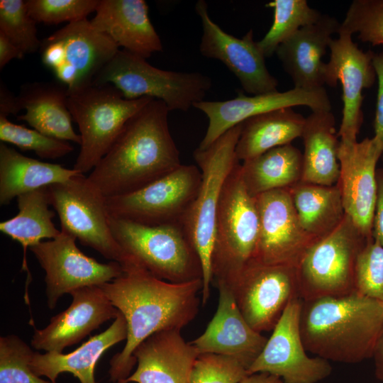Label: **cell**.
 <instances>
[{"label":"cell","mask_w":383,"mask_h":383,"mask_svg":"<svg viewBox=\"0 0 383 383\" xmlns=\"http://www.w3.org/2000/svg\"><path fill=\"white\" fill-rule=\"evenodd\" d=\"M0 84V116L7 117L9 114H17L19 111L16 96L11 93L2 82Z\"/></svg>","instance_id":"obj_45"},{"label":"cell","mask_w":383,"mask_h":383,"mask_svg":"<svg viewBox=\"0 0 383 383\" xmlns=\"http://www.w3.org/2000/svg\"><path fill=\"white\" fill-rule=\"evenodd\" d=\"M299 328L307 351L328 361L372 358L383 329V304L356 291L302 300Z\"/></svg>","instance_id":"obj_3"},{"label":"cell","mask_w":383,"mask_h":383,"mask_svg":"<svg viewBox=\"0 0 383 383\" xmlns=\"http://www.w3.org/2000/svg\"><path fill=\"white\" fill-rule=\"evenodd\" d=\"M367 240L345 214L333 232L307 250L298 265L300 298L310 300L355 292L357 260Z\"/></svg>","instance_id":"obj_9"},{"label":"cell","mask_w":383,"mask_h":383,"mask_svg":"<svg viewBox=\"0 0 383 383\" xmlns=\"http://www.w3.org/2000/svg\"><path fill=\"white\" fill-rule=\"evenodd\" d=\"M355 291L383 304V247L367 240L357 260Z\"/></svg>","instance_id":"obj_41"},{"label":"cell","mask_w":383,"mask_h":383,"mask_svg":"<svg viewBox=\"0 0 383 383\" xmlns=\"http://www.w3.org/2000/svg\"><path fill=\"white\" fill-rule=\"evenodd\" d=\"M338 38L329 44L330 60L324 65L325 84L342 85L343 118L338 135L344 143L357 140L363 123L362 91L370 88L377 79L373 67V52L362 51L353 40L352 35L338 32Z\"/></svg>","instance_id":"obj_17"},{"label":"cell","mask_w":383,"mask_h":383,"mask_svg":"<svg viewBox=\"0 0 383 383\" xmlns=\"http://www.w3.org/2000/svg\"><path fill=\"white\" fill-rule=\"evenodd\" d=\"M48 192L50 204L60 218V231L123 269L133 266L112 233L105 197L87 177L77 174L67 182L48 186Z\"/></svg>","instance_id":"obj_10"},{"label":"cell","mask_w":383,"mask_h":383,"mask_svg":"<svg viewBox=\"0 0 383 383\" xmlns=\"http://www.w3.org/2000/svg\"><path fill=\"white\" fill-rule=\"evenodd\" d=\"M0 140L16 145L22 150L34 152L44 159L55 160L73 151V146L65 140L45 135L35 129L11 122L0 116Z\"/></svg>","instance_id":"obj_36"},{"label":"cell","mask_w":383,"mask_h":383,"mask_svg":"<svg viewBox=\"0 0 383 383\" xmlns=\"http://www.w3.org/2000/svg\"><path fill=\"white\" fill-rule=\"evenodd\" d=\"M70 294L72 301L66 310L52 316L44 328L33 326L30 344L35 350L62 353L119 314L99 286L82 287Z\"/></svg>","instance_id":"obj_21"},{"label":"cell","mask_w":383,"mask_h":383,"mask_svg":"<svg viewBox=\"0 0 383 383\" xmlns=\"http://www.w3.org/2000/svg\"><path fill=\"white\" fill-rule=\"evenodd\" d=\"M199 353L180 330L161 331L142 342L133 353L137 367L120 383H189Z\"/></svg>","instance_id":"obj_23"},{"label":"cell","mask_w":383,"mask_h":383,"mask_svg":"<svg viewBox=\"0 0 383 383\" xmlns=\"http://www.w3.org/2000/svg\"><path fill=\"white\" fill-rule=\"evenodd\" d=\"M91 25L119 48L145 59L163 49L143 0H100Z\"/></svg>","instance_id":"obj_25"},{"label":"cell","mask_w":383,"mask_h":383,"mask_svg":"<svg viewBox=\"0 0 383 383\" xmlns=\"http://www.w3.org/2000/svg\"><path fill=\"white\" fill-rule=\"evenodd\" d=\"M306 118L292 108L261 113L242 123L236 145L238 160L244 162L301 138Z\"/></svg>","instance_id":"obj_31"},{"label":"cell","mask_w":383,"mask_h":383,"mask_svg":"<svg viewBox=\"0 0 383 383\" xmlns=\"http://www.w3.org/2000/svg\"><path fill=\"white\" fill-rule=\"evenodd\" d=\"M109 220L133 265L172 283L202 279L199 256L182 224L151 226L111 216Z\"/></svg>","instance_id":"obj_4"},{"label":"cell","mask_w":383,"mask_h":383,"mask_svg":"<svg viewBox=\"0 0 383 383\" xmlns=\"http://www.w3.org/2000/svg\"><path fill=\"white\" fill-rule=\"evenodd\" d=\"M274 11L273 23L257 45L265 57L300 28L317 22L322 16L306 0H273L266 5Z\"/></svg>","instance_id":"obj_34"},{"label":"cell","mask_w":383,"mask_h":383,"mask_svg":"<svg viewBox=\"0 0 383 383\" xmlns=\"http://www.w3.org/2000/svg\"><path fill=\"white\" fill-rule=\"evenodd\" d=\"M100 0H27L30 16L38 23L57 24L87 19L95 12Z\"/></svg>","instance_id":"obj_40"},{"label":"cell","mask_w":383,"mask_h":383,"mask_svg":"<svg viewBox=\"0 0 383 383\" xmlns=\"http://www.w3.org/2000/svg\"><path fill=\"white\" fill-rule=\"evenodd\" d=\"M382 146L373 136L355 143L340 140V173L337 185L345 213L367 238L372 239V221L376 204L377 164Z\"/></svg>","instance_id":"obj_19"},{"label":"cell","mask_w":383,"mask_h":383,"mask_svg":"<svg viewBox=\"0 0 383 383\" xmlns=\"http://www.w3.org/2000/svg\"><path fill=\"white\" fill-rule=\"evenodd\" d=\"M377 192L372 221V238L383 247V168L377 170Z\"/></svg>","instance_id":"obj_43"},{"label":"cell","mask_w":383,"mask_h":383,"mask_svg":"<svg viewBox=\"0 0 383 383\" xmlns=\"http://www.w3.org/2000/svg\"><path fill=\"white\" fill-rule=\"evenodd\" d=\"M301 305L300 297L287 305L248 374L267 372L284 383H317L331 374L329 361L306 354L299 328Z\"/></svg>","instance_id":"obj_15"},{"label":"cell","mask_w":383,"mask_h":383,"mask_svg":"<svg viewBox=\"0 0 383 383\" xmlns=\"http://www.w3.org/2000/svg\"><path fill=\"white\" fill-rule=\"evenodd\" d=\"M240 383H284L279 377L267 372L247 375Z\"/></svg>","instance_id":"obj_47"},{"label":"cell","mask_w":383,"mask_h":383,"mask_svg":"<svg viewBox=\"0 0 383 383\" xmlns=\"http://www.w3.org/2000/svg\"><path fill=\"white\" fill-rule=\"evenodd\" d=\"M119 50L109 36L84 19L45 38L40 51L43 64L71 91L92 84Z\"/></svg>","instance_id":"obj_12"},{"label":"cell","mask_w":383,"mask_h":383,"mask_svg":"<svg viewBox=\"0 0 383 383\" xmlns=\"http://www.w3.org/2000/svg\"><path fill=\"white\" fill-rule=\"evenodd\" d=\"M23 56V53L0 32V70L13 59H21Z\"/></svg>","instance_id":"obj_44"},{"label":"cell","mask_w":383,"mask_h":383,"mask_svg":"<svg viewBox=\"0 0 383 383\" xmlns=\"http://www.w3.org/2000/svg\"><path fill=\"white\" fill-rule=\"evenodd\" d=\"M76 240L61 231L55 238L30 248L45 272L47 304L50 309L65 294L82 287L101 286L123 273V267L117 262L101 263L86 255L77 248Z\"/></svg>","instance_id":"obj_14"},{"label":"cell","mask_w":383,"mask_h":383,"mask_svg":"<svg viewBox=\"0 0 383 383\" xmlns=\"http://www.w3.org/2000/svg\"><path fill=\"white\" fill-rule=\"evenodd\" d=\"M34 351L16 335L0 338V383H53L36 375L30 362Z\"/></svg>","instance_id":"obj_37"},{"label":"cell","mask_w":383,"mask_h":383,"mask_svg":"<svg viewBox=\"0 0 383 383\" xmlns=\"http://www.w3.org/2000/svg\"><path fill=\"white\" fill-rule=\"evenodd\" d=\"M93 83L111 84L128 99L150 97L162 101L170 111H187L204 100L212 86L207 75L160 70L125 50L116 53Z\"/></svg>","instance_id":"obj_7"},{"label":"cell","mask_w":383,"mask_h":383,"mask_svg":"<svg viewBox=\"0 0 383 383\" xmlns=\"http://www.w3.org/2000/svg\"><path fill=\"white\" fill-rule=\"evenodd\" d=\"M255 198L260 228L254 259L265 264L297 267L318 240L302 228L289 189L270 191Z\"/></svg>","instance_id":"obj_16"},{"label":"cell","mask_w":383,"mask_h":383,"mask_svg":"<svg viewBox=\"0 0 383 383\" xmlns=\"http://www.w3.org/2000/svg\"><path fill=\"white\" fill-rule=\"evenodd\" d=\"M151 99H126L111 84L92 83L68 91L67 106L81 137L80 150L73 168L82 174L92 170L126 122Z\"/></svg>","instance_id":"obj_6"},{"label":"cell","mask_w":383,"mask_h":383,"mask_svg":"<svg viewBox=\"0 0 383 383\" xmlns=\"http://www.w3.org/2000/svg\"><path fill=\"white\" fill-rule=\"evenodd\" d=\"M67 95V88L60 82L24 84L16 99L18 111L26 113L17 119L45 135L80 145L81 137L72 124Z\"/></svg>","instance_id":"obj_26"},{"label":"cell","mask_w":383,"mask_h":383,"mask_svg":"<svg viewBox=\"0 0 383 383\" xmlns=\"http://www.w3.org/2000/svg\"><path fill=\"white\" fill-rule=\"evenodd\" d=\"M202 26L199 50L202 55L222 62L251 95L277 91L278 81L268 71L265 57L250 30L238 38L225 32L210 18L205 1L196 3Z\"/></svg>","instance_id":"obj_18"},{"label":"cell","mask_w":383,"mask_h":383,"mask_svg":"<svg viewBox=\"0 0 383 383\" xmlns=\"http://www.w3.org/2000/svg\"><path fill=\"white\" fill-rule=\"evenodd\" d=\"M340 23L328 14L300 28L277 49L275 54L294 88L317 89L325 84L322 58Z\"/></svg>","instance_id":"obj_24"},{"label":"cell","mask_w":383,"mask_h":383,"mask_svg":"<svg viewBox=\"0 0 383 383\" xmlns=\"http://www.w3.org/2000/svg\"><path fill=\"white\" fill-rule=\"evenodd\" d=\"M99 287L127 323L126 344L109 362L110 381L120 383L131 374L136 364L133 353L142 342L161 331H182L196 318L203 283H172L132 267Z\"/></svg>","instance_id":"obj_1"},{"label":"cell","mask_w":383,"mask_h":383,"mask_svg":"<svg viewBox=\"0 0 383 383\" xmlns=\"http://www.w3.org/2000/svg\"><path fill=\"white\" fill-rule=\"evenodd\" d=\"M241 128L242 123L226 131L209 148H198L194 152V158L201 173V182L184 218L183 226L201 260L204 305L209 301L212 283L211 254L218 206L224 183L240 162L235 148Z\"/></svg>","instance_id":"obj_5"},{"label":"cell","mask_w":383,"mask_h":383,"mask_svg":"<svg viewBox=\"0 0 383 383\" xmlns=\"http://www.w3.org/2000/svg\"><path fill=\"white\" fill-rule=\"evenodd\" d=\"M126 338V321L119 312L106 331L91 337L70 353L34 352L30 366L36 375L46 377L53 383H56L57 377L63 372L71 373L80 383H96L94 370L101 355Z\"/></svg>","instance_id":"obj_27"},{"label":"cell","mask_w":383,"mask_h":383,"mask_svg":"<svg viewBox=\"0 0 383 383\" xmlns=\"http://www.w3.org/2000/svg\"><path fill=\"white\" fill-rule=\"evenodd\" d=\"M201 182L198 166L181 165L129 194L105 198L109 216L145 226L182 224Z\"/></svg>","instance_id":"obj_11"},{"label":"cell","mask_w":383,"mask_h":383,"mask_svg":"<svg viewBox=\"0 0 383 383\" xmlns=\"http://www.w3.org/2000/svg\"><path fill=\"white\" fill-rule=\"evenodd\" d=\"M372 358L374 360L375 376L383 383V329L375 344Z\"/></svg>","instance_id":"obj_46"},{"label":"cell","mask_w":383,"mask_h":383,"mask_svg":"<svg viewBox=\"0 0 383 383\" xmlns=\"http://www.w3.org/2000/svg\"><path fill=\"white\" fill-rule=\"evenodd\" d=\"M308 106L312 111H331V103L326 89L293 88L286 91L246 96L238 91L236 97L225 101H201L194 107L209 120L199 148H209L226 131L252 116L284 108Z\"/></svg>","instance_id":"obj_20"},{"label":"cell","mask_w":383,"mask_h":383,"mask_svg":"<svg viewBox=\"0 0 383 383\" xmlns=\"http://www.w3.org/2000/svg\"><path fill=\"white\" fill-rule=\"evenodd\" d=\"M248 368L233 357L199 354L192 367L189 383H240L248 375Z\"/></svg>","instance_id":"obj_39"},{"label":"cell","mask_w":383,"mask_h":383,"mask_svg":"<svg viewBox=\"0 0 383 383\" xmlns=\"http://www.w3.org/2000/svg\"><path fill=\"white\" fill-rule=\"evenodd\" d=\"M238 162L227 177L218 206L211 254L212 282H225L255 258L260 220Z\"/></svg>","instance_id":"obj_8"},{"label":"cell","mask_w":383,"mask_h":383,"mask_svg":"<svg viewBox=\"0 0 383 383\" xmlns=\"http://www.w3.org/2000/svg\"><path fill=\"white\" fill-rule=\"evenodd\" d=\"M301 138L304 143L301 182L319 185L337 184L340 140L331 111H312L306 117Z\"/></svg>","instance_id":"obj_28"},{"label":"cell","mask_w":383,"mask_h":383,"mask_svg":"<svg viewBox=\"0 0 383 383\" xmlns=\"http://www.w3.org/2000/svg\"><path fill=\"white\" fill-rule=\"evenodd\" d=\"M302 152L291 143L271 149L243 162L240 172L248 192L253 197L301 181Z\"/></svg>","instance_id":"obj_32"},{"label":"cell","mask_w":383,"mask_h":383,"mask_svg":"<svg viewBox=\"0 0 383 383\" xmlns=\"http://www.w3.org/2000/svg\"><path fill=\"white\" fill-rule=\"evenodd\" d=\"M17 214L0 223V231L19 243L23 250L22 270L27 273L25 287V303L30 304L28 285L32 281L29 271L27 249L36 245L43 239H53L60 235L52 222L55 212L49 209L48 187L21 194L17 197Z\"/></svg>","instance_id":"obj_30"},{"label":"cell","mask_w":383,"mask_h":383,"mask_svg":"<svg viewBox=\"0 0 383 383\" xmlns=\"http://www.w3.org/2000/svg\"><path fill=\"white\" fill-rule=\"evenodd\" d=\"M170 110L152 99L125 124L87 179L105 198L135 192L180 166Z\"/></svg>","instance_id":"obj_2"},{"label":"cell","mask_w":383,"mask_h":383,"mask_svg":"<svg viewBox=\"0 0 383 383\" xmlns=\"http://www.w3.org/2000/svg\"><path fill=\"white\" fill-rule=\"evenodd\" d=\"M289 190L302 228L317 240L333 232L345 216L337 184L325 186L301 181Z\"/></svg>","instance_id":"obj_33"},{"label":"cell","mask_w":383,"mask_h":383,"mask_svg":"<svg viewBox=\"0 0 383 383\" xmlns=\"http://www.w3.org/2000/svg\"><path fill=\"white\" fill-rule=\"evenodd\" d=\"M218 282L228 287L247 323L261 333L272 331L287 305L300 297L297 267L255 259L226 281Z\"/></svg>","instance_id":"obj_13"},{"label":"cell","mask_w":383,"mask_h":383,"mask_svg":"<svg viewBox=\"0 0 383 383\" xmlns=\"http://www.w3.org/2000/svg\"><path fill=\"white\" fill-rule=\"evenodd\" d=\"M80 172L60 165L23 155L4 143L0 144V204H9L18 196L63 183Z\"/></svg>","instance_id":"obj_29"},{"label":"cell","mask_w":383,"mask_h":383,"mask_svg":"<svg viewBox=\"0 0 383 383\" xmlns=\"http://www.w3.org/2000/svg\"><path fill=\"white\" fill-rule=\"evenodd\" d=\"M340 31L357 33L361 41L372 45H383V0L353 1L340 23Z\"/></svg>","instance_id":"obj_38"},{"label":"cell","mask_w":383,"mask_h":383,"mask_svg":"<svg viewBox=\"0 0 383 383\" xmlns=\"http://www.w3.org/2000/svg\"><path fill=\"white\" fill-rule=\"evenodd\" d=\"M372 63L378 83L374 136L381 143L383 150V52L373 53ZM382 157L383 158V152Z\"/></svg>","instance_id":"obj_42"},{"label":"cell","mask_w":383,"mask_h":383,"mask_svg":"<svg viewBox=\"0 0 383 383\" xmlns=\"http://www.w3.org/2000/svg\"><path fill=\"white\" fill-rule=\"evenodd\" d=\"M215 285L218 291L216 313L204 332L190 343L199 354L233 357L250 367L262 350L267 338L247 323L228 287L222 282Z\"/></svg>","instance_id":"obj_22"},{"label":"cell","mask_w":383,"mask_h":383,"mask_svg":"<svg viewBox=\"0 0 383 383\" xmlns=\"http://www.w3.org/2000/svg\"><path fill=\"white\" fill-rule=\"evenodd\" d=\"M37 22L28 13L26 1H0V32L23 53H34L42 41L37 35Z\"/></svg>","instance_id":"obj_35"}]
</instances>
